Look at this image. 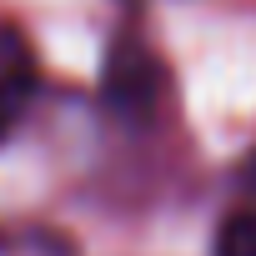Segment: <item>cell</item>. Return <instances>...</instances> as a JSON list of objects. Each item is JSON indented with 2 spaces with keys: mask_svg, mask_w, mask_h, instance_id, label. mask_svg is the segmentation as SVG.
<instances>
[{
  "mask_svg": "<svg viewBox=\"0 0 256 256\" xmlns=\"http://www.w3.org/2000/svg\"><path fill=\"white\" fill-rule=\"evenodd\" d=\"M216 256H256V206L226 211L216 226Z\"/></svg>",
  "mask_w": 256,
  "mask_h": 256,
  "instance_id": "3957f363",
  "label": "cell"
},
{
  "mask_svg": "<svg viewBox=\"0 0 256 256\" xmlns=\"http://www.w3.org/2000/svg\"><path fill=\"white\" fill-rule=\"evenodd\" d=\"M251 186H256V156H251Z\"/></svg>",
  "mask_w": 256,
  "mask_h": 256,
  "instance_id": "277c9868",
  "label": "cell"
},
{
  "mask_svg": "<svg viewBox=\"0 0 256 256\" xmlns=\"http://www.w3.org/2000/svg\"><path fill=\"white\" fill-rule=\"evenodd\" d=\"M100 90H106V106L116 116L151 120L161 110V96H166V66L141 36H116V46L106 56Z\"/></svg>",
  "mask_w": 256,
  "mask_h": 256,
  "instance_id": "6da1fadb",
  "label": "cell"
},
{
  "mask_svg": "<svg viewBox=\"0 0 256 256\" xmlns=\"http://www.w3.org/2000/svg\"><path fill=\"white\" fill-rule=\"evenodd\" d=\"M36 56L26 46V36L16 26H0V146H6L16 131H20V120L36 100Z\"/></svg>",
  "mask_w": 256,
  "mask_h": 256,
  "instance_id": "7a4b0ae2",
  "label": "cell"
}]
</instances>
